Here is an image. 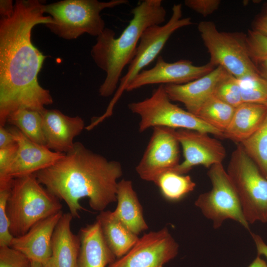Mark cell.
Segmentation results:
<instances>
[{
    "instance_id": "obj_1",
    "label": "cell",
    "mask_w": 267,
    "mask_h": 267,
    "mask_svg": "<svg viewBox=\"0 0 267 267\" xmlns=\"http://www.w3.org/2000/svg\"><path fill=\"white\" fill-rule=\"evenodd\" d=\"M44 2L17 0L12 16L0 20V126L22 109L43 113L53 101L39 83L38 74L46 58L32 44L31 32L38 24L51 23L44 15Z\"/></svg>"
},
{
    "instance_id": "obj_2",
    "label": "cell",
    "mask_w": 267,
    "mask_h": 267,
    "mask_svg": "<svg viewBox=\"0 0 267 267\" xmlns=\"http://www.w3.org/2000/svg\"><path fill=\"white\" fill-rule=\"evenodd\" d=\"M123 173L119 162L76 142L55 164L34 174L49 192L66 203L73 218H79V212L85 210L81 199L88 198L90 208L100 212L116 202L117 180Z\"/></svg>"
},
{
    "instance_id": "obj_3",
    "label": "cell",
    "mask_w": 267,
    "mask_h": 267,
    "mask_svg": "<svg viewBox=\"0 0 267 267\" xmlns=\"http://www.w3.org/2000/svg\"><path fill=\"white\" fill-rule=\"evenodd\" d=\"M132 19L117 38L112 29L105 28L96 37L90 55L98 67L106 73L99 94L107 97L118 88L121 74L132 61L143 32L166 19V10L162 0H144L131 10Z\"/></svg>"
},
{
    "instance_id": "obj_4",
    "label": "cell",
    "mask_w": 267,
    "mask_h": 267,
    "mask_svg": "<svg viewBox=\"0 0 267 267\" xmlns=\"http://www.w3.org/2000/svg\"><path fill=\"white\" fill-rule=\"evenodd\" d=\"M42 185L35 174L13 179L6 212L13 237L25 234L39 222L62 211L59 199Z\"/></svg>"
},
{
    "instance_id": "obj_5",
    "label": "cell",
    "mask_w": 267,
    "mask_h": 267,
    "mask_svg": "<svg viewBox=\"0 0 267 267\" xmlns=\"http://www.w3.org/2000/svg\"><path fill=\"white\" fill-rule=\"evenodd\" d=\"M128 2L127 0H63L44 4V13L50 14L52 20L45 26L67 40L76 39L85 33L97 37L105 28L101 12Z\"/></svg>"
},
{
    "instance_id": "obj_6",
    "label": "cell",
    "mask_w": 267,
    "mask_h": 267,
    "mask_svg": "<svg viewBox=\"0 0 267 267\" xmlns=\"http://www.w3.org/2000/svg\"><path fill=\"white\" fill-rule=\"evenodd\" d=\"M226 170L248 222H267V178L240 144L232 152Z\"/></svg>"
},
{
    "instance_id": "obj_7",
    "label": "cell",
    "mask_w": 267,
    "mask_h": 267,
    "mask_svg": "<svg viewBox=\"0 0 267 267\" xmlns=\"http://www.w3.org/2000/svg\"><path fill=\"white\" fill-rule=\"evenodd\" d=\"M130 110L140 118L139 131L157 126L186 129L212 134L223 138V134L210 126L196 115L172 103L164 86L155 89L149 97L128 104Z\"/></svg>"
},
{
    "instance_id": "obj_8",
    "label": "cell",
    "mask_w": 267,
    "mask_h": 267,
    "mask_svg": "<svg viewBox=\"0 0 267 267\" xmlns=\"http://www.w3.org/2000/svg\"><path fill=\"white\" fill-rule=\"evenodd\" d=\"M198 30L214 66L222 67L238 79L259 73L249 54L245 34L220 32L209 21H201Z\"/></svg>"
},
{
    "instance_id": "obj_9",
    "label": "cell",
    "mask_w": 267,
    "mask_h": 267,
    "mask_svg": "<svg viewBox=\"0 0 267 267\" xmlns=\"http://www.w3.org/2000/svg\"><path fill=\"white\" fill-rule=\"evenodd\" d=\"M208 169L211 189L198 196L195 206L212 222L214 229L219 228L229 219L249 230L250 224L244 215L238 195L222 163L215 164Z\"/></svg>"
},
{
    "instance_id": "obj_10",
    "label": "cell",
    "mask_w": 267,
    "mask_h": 267,
    "mask_svg": "<svg viewBox=\"0 0 267 267\" xmlns=\"http://www.w3.org/2000/svg\"><path fill=\"white\" fill-rule=\"evenodd\" d=\"M172 11L171 17L165 24L152 25L142 33L127 72L121 78L116 92L106 109L108 113H113L115 103L128 85L157 57L171 36L177 30L192 24L190 17H183L181 4H174Z\"/></svg>"
},
{
    "instance_id": "obj_11",
    "label": "cell",
    "mask_w": 267,
    "mask_h": 267,
    "mask_svg": "<svg viewBox=\"0 0 267 267\" xmlns=\"http://www.w3.org/2000/svg\"><path fill=\"white\" fill-rule=\"evenodd\" d=\"M174 129L157 126L135 171L143 180L156 183L163 173L179 164V143Z\"/></svg>"
},
{
    "instance_id": "obj_12",
    "label": "cell",
    "mask_w": 267,
    "mask_h": 267,
    "mask_svg": "<svg viewBox=\"0 0 267 267\" xmlns=\"http://www.w3.org/2000/svg\"><path fill=\"white\" fill-rule=\"evenodd\" d=\"M178 248L165 227L144 234L128 253L107 267H163L177 256Z\"/></svg>"
},
{
    "instance_id": "obj_13",
    "label": "cell",
    "mask_w": 267,
    "mask_h": 267,
    "mask_svg": "<svg viewBox=\"0 0 267 267\" xmlns=\"http://www.w3.org/2000/svg\"><path fill=\"white\" fill-rule=\"evenodd\" d=\"M175 134L182 147L184 157L183 161L172 170L175 173L184 175L198 165L209 169L215 164L222 163L226 156L223 144L208 133L178 129Z\"/></svg>"
},
{
    "instance_id": "obj_14",
    "label": "cell",
    "mask_w": 267,
    "mask_h": 267,
    "mask_svg": "<svg viewBox=\"0 0 267 267\" xmlns=\"http://www.w3.org/2000/svg\"><path fill=\"white\" fill-rule=\"evenodd\" d=\"M9 129L17 143L18 149L4 178L0 179V188L10 186L15 178L34 174L52 166L65 154L54 152L46 146L33 142L16 127Z\"/></svg>"
},
{
    "instance_id": "obj_15",
    "label": "cell",
    "mask_w": 267,
    "mask_h": 267,
    "mask_svg": "<svg viewBox=\"0 0 267 267\" xmlns=\"http://www.w3.org/2000/svg\"><path fill=\"white\" fill-rule=\"evenodd\" d=\"M216 67L209 62L203 65L196 66L188 60L169 63L162 56H159L155 65L140 72L129 83L126 90L130 91L153 84H184L202 77Z\"/></svg>"
},
{
    "instance_id": "obj_16",
    "label": "cell",
    "mask_w": 267,
    "mask_h": 267,
    "mask_svg": "<svg viewBox=\"0 0 267 267\" xmlns=\"http://www.w3.org/2000/svg\"><path fill=\"white\" fill-rule=\"evenodd\" d=\"M43 130L46 146L54 152L66 153L73 148L74 138L85 128L79 116L70 117L56 109L43 113Z\"/></svg>"
},
{
    "instance_id": "obj_17",
    "label": "cell",
    "mask_w": 267,
    "mask_h": 267,
    "mask_svg": "<svg viewBox=\"0 0 267 267\" xmlns=\"http://www.w3.org/2000/svg\"><path fill=\"white\" fill-rule=\"evenodd\" d=\"M62 211L36 223L25 234L14 237L9 247L31 261L44 265L51 256V242L54 229L63 215Z\"/></svg>"
},
{
    "instance_id": "obj_18",
    "label": "cell",
    "mask_w": 267,
    "mask_h": 267,
    "mask_svg": "<svg viewBox=\"0 0 267 267\" xmlns=\"http://www.w3.org/2000/svg\"><path fill=\"white\" fill-rule=\"evenodd\" d=\"M227 73L223 68L218 66L197 79L184 84L164 85V88L171 101L182 103L186 110L196 115L203 104L213 95L218 83Z\"/></svg>"
},
{
    "instance_id": "obj_19",
    "label": "cell",
    "mask_w": 267,
    "mask_h": 267,
    "mask_svg": "<svg viewBox=\"0 0 267 267\" xmlns=\"http://www.w3.org/2000/svg\"><path fill=\"white\" fill-rule=\"evenodd\" d=\"M73 219L69 212L63 214L52 236L51 256L43 267H77L81 240L71 230Z\"/></svg>"
},
{
    "instance_id": "obj_20",
    "label": "cell",
    "mask_w": 267,
    "mask_h": 267,
    "mask_svg": "<svg viewBox=\"0 0 267 267\" xmlns=\"http://www.w3.org/2000/svg\"><path fill=\"white\" fill-rule=\"evenodd\" d=\"M79 235L81 247L77 267H107L116 260L97 221L81 228Z\"/></svg>"
},
{
    "instance_id": "obj_21",
    "label": "cell",
    "mask_w": 267,
    "mask_h": 267,
    "mask_svg": "<svg viewBox=\"0 0 267 267\" xmlns=\"http://www.w3.org/2000/svg\"><path fill=\"white\" fill-rule=\"evenodd\" d=\"M116 199L117 206L112 212L116 218L137 235L148 229L142 206L132 181L123 179L118 182Z\"/></svg>"
},
{
    "instance_id": "obj_22",
    "label": "cell",
    "mask_w": 267,
    "mask_h": 267,
    "mask_svg": "<svg viewBox=\"0 0 267 267\" xmlns=\"http://www.w3.org/2000/svg\"><path fill=\"white\" fill-rule=\"evenodd\" d=\"M267 115V106L243 103L235 108L223 138L240 143L256 132L264 122Z\"/></svg>"
},
{
    "instance_id": "obj_23",
    "label": "cell",
    "mask_w": 267,
    "mask_h": 267,
    "mask_svg": "<svg viewBox=\"0 0 267 267\" xmlns=\"http://www.w3.org/2000/svg\"><path fill=\"white\" fill-rule=\"evenodd\" d=\"M103 237L116 258H120L128 253L139 239L111 211H103L96 217Z\"/></svg>"
},
{
    "instance_id": "obj_24",
    "label": "cell",
    "mask_w": 267,
    "mask_h": 267,
    "mask_svg": "<svg viewBox=\"0 0 267 267\" xmlns=\"http://www.w3.org/2000/svg\"><path fill=\"white\" fill-rule=\"evenodd\" d=\"M7 122L14 126L31 140L46 146L42 113L29 109H19L8 117Z\"/></svg>"
},
{
    "instance_id": "obj_25",
    "label": "cell",
    "mask_w": 267,
    "mask_h": 267,
    "mask_svg": "<svg viewBox=\"0 0 267 267\" xmlns=\"http://www.w3.org/2000/svg\"><path fill=\"white\" fill-rule=\"evenodd\" d=\"M235 108L212 95L201 106L196 116L223 134L233 117Z\"/></svg>"
},
{
    "instance_id": "obj_26",
    "label": "cell",
    "mask_w": 267,
    "mask_h": 267,
    "mask_svg": "<svg viewBox=\"0 0 267 267\" xmlns=\"http://www.w3.org/2000/svg\"><path fill=\"white\" fill-rule=\"evenodd\" d=\"M167 200L177 201L194 190L196 183L189 175L179 174L172 171L162 174L155 183Z\"/></svg>"
},
{
    "instance_id": "obj_27",
    "label": "cell",
    "mask_w": 267,
    "mask_h": 267,
    "mask_svg": "<svg viewBox=\"0 0 267 267\" xmlns=\"http://www.w3.org/2000/svg\"><path fill=\"white\" fill-rule=\"evenodd\" d=\"M239 144L267 178V115L260 128Z\"/></svg>"
},
{
    "instance_id": "obj_28",
    "label": "cell",
    "mask_w": 267,
    "mask_h": 267,
    "mask_svg": "<svg viewBox=\"0 0 267 267\" xmlns=\"http://www.w3.org/2000/svg\"><path fill=\"white\" fill-rule=\"evenodd\" d=\"M238 80L243 103L267 106V82L259 73Z\"/></svg>"
},
{
    "instance_id": "obj_29",
    "label": "cell",
    "mask_w": 267,
    "mask_h": 267,
    "mask_svg": "<svg viewBox=\"0 0 267 267\" xmlns=\"http://www.w3.org/2000/svg\"><path fill=\"white\" fill-rule=\"evenodd\" d=\"M213 94L235 108L243 103L238 80L228 72L218 83Z\"/></svg>"
},
{
    "instance_id": "obj_30",
    "label": "cell",
    "mask_w": 267,
    "mask_h": 267,
    "mask_svg": "<svg viewBox=\"0 0 267 267\" xmlns=\"http://www.w3.org/2000/svg\"><path fill=\"white\" fill-rule=\"evenodd\" d=\"M245 42L249 54L254 64L267 59V36L253 29L245 34Z\"/></svg>"
},
{
    "instance_id": "obj_31",
    "label": "cell",
    "mask_w": 267,
    "mask_h": 267,
    "mask_svg": "<svg viewBox=\"0 0 267 267\" xmlns=\"http://www.w3.org/2000/svg\"><path fill=\"white\" fill-rule=\"evenodd\" d=\"M10 187L0 188V247L9 246L14 237L10 231L6 205Z\"/></svg>"
},
{
    "instance_id": "obj_32",
    "label": "cell",
    "mask_w": 267,
    "mask_h": 267,
    "mask_svg": "<svg viewBox=\"0 0 267 267\" xmlns=\"http://www.w3.org/2000/svg\"><path fill=\"white\" fill-rule=\"evenodd\" d=\"M31 261L9 247H0V267H31Z\"/></svg>"
},
{
    "instance_id": "obj_33",
    "label": "cell",
    "mask_w": 267,
    "mask_h": 267,
    "mask_svg": "<svg viewBox=\"0 0 267 267\" xmlns=\"http://www.w3.org/2000/svg\"><path fill=\"white\" fill-rule=\"evenodd\" d=\"M221 2L220 0H185V5L198 14L206 17L219 8Z\"/></svg>"
},
{
    "instance_id": "obj_34",
    "label": "cell",
    "mask_w": 267,
    "mask_h": 267,
    "mask_svg": "<svg viewBox=\"0 0 267 267\" xmlns=\"http://www.w3.org/2000/svg\"><path fill=\"white\" fill-rule=\"evenodd\" d=\"M18 146L17 143L0 148V179L3 178L13 160Z\"/></svg>"
},
{
    "instance_id": "obj_35",
    "label": "cell",
    "mask_w": 267,
    "mask_h": 267,
    "mask_svg": "<svg viewBox=\"0 0 267 267\" xmlns=\"http://www.w3.org/2000/svg\"><path fill=\"white\" fill-rule=\"evenodd\" d=\"M16 143L14 136L9 130L4 126H0V148Z\"/></svg>"
},
{
    "instance_id": "obj_36",
    "label": "cell",
    "mask_w": 267,
    "mask_h": 267,
    "mask_svg": "<svg viewBox=\"0 0 267 267\" xmlns=\"http://www.w3.org/2000/svg\"><path fill=\"white\" fill-rule=\"evenodd\" d=\"M251 234L254 241L258 255L264 256L267 259V244L260 235L252 232H251Z\"/></svg>"
},
{
    "instance_id": "obj_37",
    "label": "cell",
    "mask_w": 267,
    "mask_h": 267,
    "mask_svg": "<svg viewBox=\"0 0 267 267\" xmlns=\"http://www.w3.org/2000/svg\"><path fill=\"white\" fill-rule=\"evenodd\" d=\"M14 11V4L11 0H0V14L1 17L7 18L12 15Z\"/></svg>"
},
{
    "instance_id": "obj_38",
    "label": "cell",
    "mask_w": 267,
    "mask_h": 267,
    "mask_svg": "<svg viewBox=\"0 0 267 267\" xmlns=\"http://www.w3.org/2000/svg\"><path fill=\"white\" fill-rule=\"evenodd\" d=\"M253 29L267 36V14L263 15L256 20Z\"/></svg>"
},
{
    "instance_id": "obj_39",
    "label": "cell",
    "mask_w": 267,
    "mask_h": 267,
    "mask_svg": "<svg viewBox=\"0 0 267 267\" xmlns=\"http://www.w3.org/2000/svg\"><path fill=\"white\" fill-rule=\"evenodd\" d=\"M260 75L267 82V59L255 63Z\"/></svg>"
},
{
    "instance_id": "obj_40",
    "label": "cell",
    "mask_w": 267,
    "mask_h": 267,
    "mask_svg": "<svg viewBox=\"0 0 267 267\" xmlns=\"http://www.w3.org/2000/svg\"><path fill=\"white\" fill-rule=\"evenodd\" d=\"M248 267H267V263L261 256L257 255Z\"/></svg>"
},
{
    "instance_id": "obj_41",
    "label": "cell",
    "mask_w": 267,
    "mask_h": 267,
    "mask_svg": "<svg viewBox=\"0 0 267 267\" xmlns=\"http://www.w3.org/2000/svg\"><path fill=\"white\" fill-rule=\"evenodd\" d=\"M31 267H43V265L40 263L35 261H31Z\"/></svg>"
}]
</instances>
